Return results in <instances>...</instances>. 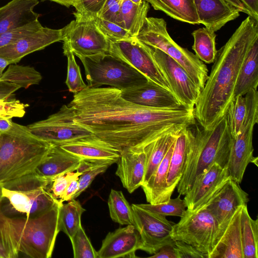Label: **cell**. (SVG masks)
I'll return each mask as SVG.
<instances>
[{
    "label": "cell",
    "mask_w": 258,
    "mask_h": 258,
    "mask_svg": "<svg viewBox=\"0 0 258 258\" xmlns=\"http://www.w3.org/2000/svg\"><path fill=\"white\" fill-rule=\"evenodd\" d=\"M230 4L232 5L240 12H243L252 18L250 12L244 6L240 0H225Z\"/></svg>",
    "instance_id": "obj_55"
},
{
    "label": "cell",
    "mask_w": 258,
    "mask_h": 258,
    "mask_svg": "<svg viewBox=\"0 0 258 258\" xmlns=\"http://www.w3.org/2000/svg\"><path fill=\"white\" fill-rule=\"evenodd\" d=\"M45 1L54 2L67 8H69L70 6H73L75 2V0H41L42 2Z\"/></svg>",
    "instance_id": "obj_56"
},
{
    "label": "cell",
    "mask_w": 258,
    "mask_h": 258,
    "mask_svg": "<svg viewBox=\"0 0 258 258\" xmlns=\"http://www.w3.org/2000/svg\"><path fill=\"white\" fill-rule=\"evenodd\" d=\"M81 174L80 172L75 171L45 179L44 189L56 203L60 205L63 203L62 198L70 182Z\"/></svg>",
    "instance_id": "obj_39"
},
{
    "label": "cell",
    "mask_w": 258,
    "mask_h": 258,
    "mask_svg": "<svg viewBox=\"0 0 258 258\" xmlns=\"http://www.w3.org/2000/svg\"><path fill=\"white\" fill-rule=\"evenodd\" d=\"M1 133H0V143H1Z\"/></svg>",
    "instance_id": "obj_61"
},
{
    "label": "cell",
    "mask_w": 258,
    "mask_h": 258,
    "mask_svg": "<svg viewBox=\"0 0 258 258\" xmlns=\"http://www.w3.org/2000/svg\"><path fill=\"white\" fill-rule=\"evenodd\" d=\"M86 210L76 199L59 205L58 230L64 232L70 239L79 229L81 216Z\"/></svg>",
    "instance_id": "obj_34"
},
{
    "label": "cell",
    "mask_w": 258,
    "mask_h": 258,
    "mask_svg": "<svg viewBox=\"0 0 258 258\" xmlns=\"http://www.w3.org/2000/svg\"><path fill=\"white\" fill-rule=\"evenodd\" d=\"M42 78L41 74L34 67L10 64L0 77V81L27 89L31 85L38 84Z\"/></svg>",
    "instance_id": "obj_36"
},
{
    "label": "cell",
    "mask_w": 258,
    "mask_h": 258,
    "mask_svg": "<svg viewBox=\"0 0 258 258\" xmlns=\"http://www.w3.org/2000/svg\"><path fill=\"white\" fill-rule=\"evenodd\" d=\"M122 0H106L98 17L119 26V14Z\"/></svg>",
    "instance_id": "obj_48"
},
{
    "label": "cell",
    "mask_w": 258,
    "mask_h": 258,
    "mask_svg": "<svg viewBox=\"0 0 258 258\" xmlns=\"http://www.w3.org/2000/svg\"><path fill=\"white\" fill-rule=\"evenodd\" d=\"M63 50L78 57L108 52L110 41L100 31L93 20L72 21L62 28Z\"/></svg>",
    "instance_id": "obj_12"
},
{
    "label": "cell",
    "mask_w": 258,
    "mask_h": 258,
    "mask_svg": "<svg viewBox=\"0 0 258 258\" xmlns=\"http://www.w3.org/2000/svg\"><path fill=\"white\" fill-rule=\"evenodd\" d=\"M106 0H75V19L91 20L98 17Z\"/></svg>",
    "instance_id": "obj_45"
},
{
    "label": "cell",
    "mask_w": 258,
    "mask_h": 258,
    "mask_svg": "<svg viewBox=\"0 0 258 258\" xmlns=\"http://www.w3.org/2000/svg\"><path fill=\"white\" fill-rule=\"evenodd\" d=\"M180 195L175 198L170 199L168 201L155 204H141L137 205L148 211L162 216H173L181 217L186 210V205Z\"/></svg>",
    "instance_id": "obj_41"
},
{
    "label": "cell",
    "mask_w": 258,
    "mask_h": 258,
    "mask_svg": "<svg viewBox=\"0 0 258 258\" xmlns=\"http://www.w3.org/2000/svg\"><path fill=\"white\" fill-rule=\"evenodd\" d=\"M79 178V177L73 179L68 185L62 198L63 202H68L72 199L78 188Z\"/></svg>",
    "instance_id": "obj_52"
},
{
    "label": "cell",
    "mask_w": 258,
    "mask_h": 258,
    "mask_svg": "<svg viewBox=\"0 0 258 258\" xmlns=\"http://www.w3.org/2000/svg\"><path fill=\"white\" fill-rule=\"evenodd\" d=\"M219 234L216 220L204 206L193 211L186 209L179 221L173 225L170 236L174 241L192 245L206 258H211Z\"/></svg>",
    "instance_id": "obj_9"
},
{
    "label": "cell",
    "mask_w": 258,
    "mask_h": 258,
    "mask_svg": "<svg viewBox=\"0 0 258 258\" xmlns=\"http://www.w3.org/2000/svg\"><path fill=\"white\" fill-rule=\"evenodd\" d=\"M62 40V29L42 27L37 31L0 48V56L6 58L11 64H16L26 55Z\"/></svg>",
    "instance_id": "obj_18"
},
{
    "label": "cell",
    "mask_w": 258,
    "mask_h": 258,
    "mask_svg": "<svg viewBox=\"0 0 258 258\" xmlns=\"http://www.w3.org/2000/svg\"><path fill=\"white\" fill-rule=\"evenodd\" d=\"M93 20L100 31L110 41H116L134 37L124 28L109 21L96 17Z\"/></svg>",
    "instance_id": "obj_44"
},
{
    "label": "cell",
    "mask_w": 258,
    "mask_h": 258,
    "mask_svg": "<svg viewBox=\"0 0 258 258\" xmlns=\"http://www.w3.org/2000/svg\"><path fill=\"white\" fill-rule=\"evenodd\" d=\"M68 58V72L66 84L70 92L77 94L88 87L82 79L80 69L77 64L74 53L69 50H63Z\"/></svg>",
    "instance_id": "obj_42"
},
{
    "label": "cell",
    "mask_w": 258,
    "mask_h": 258,
    "mask_svg": "<svg viewBox=\"0 0 258 258\" xmlns=\"http://www.w3.org/2000/svg\"><path fill=\"white\" fill-rule=\"evenodd\" d=\"M108 206L110 218L114 222L121 225H134L132 206L129 204L121 190H111Z\"/></svg>",
    "instance_id": "obj_37"
},
{
    "label": "cell",
    "mask_w": 258,
    "mask_h": 258,
    "mask_svg": "<svg viewBox=\"0 0 258 258\" xmlns=\"http://www.w3.org/2000/svg\"><path fill=\"white\" fill-rule=\"evenodd\" d=\"M149 8V4L145 1L137 4L130 0H122L119 14V26L133 37H137L147 17Z\"/></svg>",
    "instance_id": "obj_31"
},
{
    "label": "cell",
    "mask_w": 258,
    "mask_h": 258,
    "mask_svg": "<svg viewBox=\"0 0 258 258\" xmlns=\"http://www.w3.org/2000/svg\"><path fill=\"white\" fill-rule=\"evenodd\" d=\"M175 140L153 175L145 184L141 186L145 193L146 200L149 204L165 202L171 198L167 188L166 179Z\"/></svg>",
    "instance_id": "obj_28"
},
{
    "label": "cell",
    "mask_w": 258,
    "mask_h": 258,
    "mask_svg": "<svg viewBox=\"0 0 258 258\" xmlns=\"http://www.w3.org/2000/svg\"><path fill=\"white\" fill-rule=\"evenodd\" d=\"M247 111L245 96H239L231 102L226 113L228 123L232 137L235 138L240 133Z\"/></svg>",
    "instance_id": "obj_40"
},
{
    "label": "cell",
    "mask_w": 258,
    "mask_h": 258,
    "mask_svg": "<svg viewBox=\"0 0 258 258\" xmlns=\"http://www.w3.org/2000/svg\"><path fill=\"white\" fill-rule=\"evenodd\" d=\"M155 10L161 11L178 21L200 24L194 0H143Z\"/></svg>",
    "instance_id": "obj_30"
},
{
    "label": "cell",
    "mask_w": 258,
    "mask_h": 258,
    "mask_svg": "<svg viewBox=\"0 0 258 258\" xmlns=\"http://www.w3.org/2000/svg\"><path fill=\"white\" fill-rule=\"evenodd\" d=\"M10 61L6 58L0 56V77L3 75L6 68L10 65Z\"/></svg>",
    "instance_id": "obj_57"
},
{
    "label": "cell",
    "mask_w": 258,
    "mask_h": 258,
    "mask_svg": "<svg viewBox=\"0 0 258 258\" xmlns=\"http://www.w3.org/2000/svg\"><path fill=\"white\" fill-rule=\"evenodd\" d=\"M192 35L194 39L192 49L195 52V55L204 63L214 62L217 52L215 32L204 27L194 31Z\"/></svg>",
    "instance_id": "obj_35"
},
{
    "label": "cell",
    "mask_w": 258,
    "mask_h": 258,
    "mask_svg": "<svg viewBox=\"0 0 258 258\" xmlns=\"http://www.w3.org/2000/svg\"><path fill=\"white\" fill-rule=\"evenodd\" d=\"M200 24L212 32L240 15V11L225 0H194Z\"/></svg>",
    "instance_id": "obj_22"
},
{
    "label": "cell",
    "mask_w": 258,
    "mask_h": 258,
    "mask_svg": "<svg viewBox=\"0 0 258 258\" xmlns=\"http://www.w3.org/2000/svg\"><path fill=\"white\" fill-rule=\"evenodd\" d=\"M53 144L34 136L28 127L14 122L1 133L0 182L34 172Z\"/></svg>",
    "instance_id": "obj_5"
},
{
    "label": "cell",
    "mask_w": 258,
    "mask_h": 258,
    "mask_svg": "<svg viewBox=\"0 0 258 258\" xmlns=\"http://www.w3.org/2000/svg\"><path fill=\"white\" fill-rule=\"evenodd\" d=\"M258 39L249 48L240 68L235 84L234 99L244 96L258 86Z\"/></svg>",
    "instance_id": "obj_29"
},
{
    "label": "cell",
    "mask_w": 258,
    "mask_h": 258,
    "mask_svg": "<svg viewBox=\"0 0 258 258\" xmlns=\"http://www.w3.org/2000/svg\"><path fill=\"white\" fill-rule=\"evenodd\" d=\"M130 1L135 4H140L143 0H130Z\"/></svg>",
    "instance_id": "obj_60"
},
{
    "label": "cell",
    "mask_w": 258,
    "mask_h": 258,
    "mask_svg": "<svg viewBox=\"0 0 258 258\" xmlns=\"http://www.w3.org/2000/svg\"><path fill=\"white\" fill-rule=\"evenodd\" d=\"M27 127L38 138L59 146L94 135L75 121L73 109L67 105L46 119Z\"/></svg>",
    "instance_id": "obj_11"
},
{
    "label": "cell",
    "mask_w": 258,
    "mask_h": 258,
    "mask_svg": "<svg viewBox=\"0 0 258 258\" xmlns=\"http://www.w3.org/2000/svg\"><path fill=\"white\" fill-rule=\"evenodd\" d=\"M79 58L84 66L89 88L108 85L123 90L148 80L135 69L108 52Z\"/></svg>",
    "instance_id": "obj_8"
},
{
    "label": "cell",
    "mask_w": 258,
    "mask_h": 258,
    "mask_svg": "<svg viewBox=\"0 0 258 258\" xmlns=\"http://www.w3.org/2000/svg\"><path fill=\"white\" fill-rule=\"evenodd\" d=\"M233 140L227 114L211 130L197 127L190 141L182 176L176 187L179 195L184 196L196 178L212 164L216 163L227 168Z\"/></svg>",
    "instance_id": "obj_4"
},
{
    "label": "cell",
    "mask_w": 258,
    "mask_h": 258,
    "mask_svg": "<svg viewBox=\"0 0 258 258\" xmlns=\"http://www.w3.org/2000/svg\"><path fill=\"white\" fill-rule=\"evenodd\" d=\"M68 105L78 124L120 152L145 147L165 134L178 135L196 123L194 108L141 106L113 87H87Z\"/></svg>",
    "instance_id": "obj_1"
},
{
    "label": "cell",
    "mask_w": 258,
    "mask_h": 258,
    "mask_svg": "<svg viewBox=\"0 0 258 258\" xmlns=\"http://www.w3.org/2000/svg\"><path fill=\"white\" fill-rule=\"evenodd\" d=\"M141 238L134 225H128L109 232L97 251V258L136 257Z\"/></svg>",
    "instance_id": "obj_19"
},
{
    "label": "cell",
    "mask_w": 258,
    "mask_h": 258,
    "mask_svg": "<svg viewBox=\"0 0 258 258\" xmlns=\"http://www.w3.org/2000/svg\"><path fill=\"white\" fill-rule=\"evenodd\" d=\"M39 0H12L0 8V34L26 26L38 20L34 11Z\"/></svg>",
    "instance_id": "obj_24"
},
{
    "label": "cell",
    "mask_w": 258,
    "mask_h": 258,
    "mask_svg": "<svg viewBox=\"0 0 258 258\" xmlns=\"http://www.w3.org/2000/svg\"><path fill=\"white\" fill-rule=\"evenodd\" d=\"M0 258H9V255L0 242Z\"/></svg>",
    "instance_id": "obj_58"
},
{
    "label": "cell",
    "mask_w": 258,
    "mask_h": 258,
    "mask_svg": "<svg viewBox=\"0 0 258 258\" xmlns=\"http://www.w3.org/2000/svg\"><path fill=\"white\" fill-rule=\"evenodd\" d=\"M194 132L186 128L180 132L175 140L168 171L166 184L171 197L183 174L187 153Z\"/></svg>",
    "instance_id": "obj_26"
},
{
    "label": "cell",
    "mask_w": 258,
    "mask_h": 258,
    "mask_svg": "<svg viewBox=\"0 0 258 258\" xmlns=\"http://www.w3.org/2000/svg\"><path fill=\"white\" fill-rule=\"evenodd\" d=\"M132 207L134 226L140 236V250L154 254L163 246L174 244L170 233L174 223L165 216L145 210L137 204H132Z\"/></svg>",
    "instance_id": "obj_14"
},
{
    "label": "cell",
    "mask_w": 258,
    "mask_h": 258,
    "mask_svg": "<svg viewBox=\"0 0 258 258\" xmlns=\"http://www.w3.org/2000/svg\"><path fill=\"white\" fill-rule=\"evenodd\" d=\"M147 158L145 146L128 148L120 152L115 174L131 194L143 184Z\"/></svg>",
    "instance_id": "obj_20"
},
{
    "label": "cell",
    "mask_w": 258,
    "mask_h": 258,
    "mask_svg": "<svg viewBox=\"0 0 258 258\" xmlns=\"http://www.w3.org/2000/svg\"><path fill=\"white\" fill-rule=\"evenodd\" d=\"M45 178L35 172L3 183L0 208L9 217L34 218L56 203L44 189Z\"/></svg>",
    "instance_id": "obj_6"
},
{
    "label": "cell",
    "mask_w": 258,
    "mask_h": 258,
    "mask_svg": "<svg viewBox=\"0 0 258 258\" xmlns=\"http://www.w3.org/2000/svg\"><path fill=\"white\" fill-rule=\"evenodd\" d=\"M258 39V21L248 16L217 51L214 64L194 107L196 119L209 130L223 117L234 98L241 65Z\"/></svg>",
    "instance_id": "obj_2"
},
{
    "label": "cell",
    "mask_w": 258,
    "mask_h": 258,
    "mask_svg": "<svg viewBox=\"0 0 258 258\" xmlns=\"http://www.w3.org/2000/svg\"><path fill=\"white\" fill-rule=\"evenodd\" d=\"M136 37L173 58L182 67L201 91L203 89L208 77L207 66L195 54L179 46L171 38L163 19L147 17Z\"/></svg>",
    "instance_id": "obj_7"
},
{
    "label": "cell",
    "mask_w": 258,
    "mask_h": 258,
    "mask_svg": "<svg viewBox=\"0 0 258 258\" xmlns=\"http://www.w3.org/2000/svg\"><path fill=\"white\" fill-rule=\"evenodd\" d=\"M58 204L34 218L9 217L0 208V242L9 258L22 253L32 258H49L58 230Z\"/></svg>",
    "instance_id": "obj_3"
},
{
    "label": "cell",
    "mask_w": 258,
    "mask_h": 258,
    "mask_svg": "<svg viewBox=\"0 0 258 258\" xmlns=\"http://www.w3.org/2000/svg\"><path fill=\"white\" fill-rule=\"evenodd\" d=\"M227 168L214 163L199 175L183 200L186 209L195 211L206 205L229 179Z\"/></svg>",
    "instance_id": "obj_16"
},
{
    "label": "cell",
    "mask_w": 258,
    "mask_h": 258,
    "mask_svg": "<svg viewBox=\"0 0 258 258\" xmlns=\"http://www.w3.org/2000/svg\"><path fill=\"white\" fill-rule=\"evenodd\" d=\"M61 148L83 160L103 161L116 163L120 152L94 135L69 142Z\"/></svg>",
    "instance_id": "obj_23"
},
{
    "label": "cell",
    "mask_w": 258,
    "mask_h": 258,
    "mask_svg": "<svg viewBox=\"0 0 258 258\" xmlns=\"http://www.w3.org/2000/svg\"><path fill=\"white\" fill-rule=\"evenodd\" d=\"M153 258H178L173 244L166 245L161 247L157 252L150 256Z\"/></svg>",
    "instance_id": "obj_50"
},
{
    "label": "cell",
    "mask_w": 258,
    "mask_h": 258,
    "mask_svg": "<svg viewBox=\"0 0 258 258\" xmlns=\"http://www.w3.org/2000/svg\"><path fill=\"white\" fill-rule=\"evenodd\" d=\"M249 200L248 195L242 189L239 183L229 178L218 194L205 205L219 225L217 243L236 211L239 207L247 205Z\"/></svg>",
    "instance_id": "obj_17"
},
{
    "label": "cell",
    "mask_w": 258,
    "mask_h": 258,
    "mask_svg": "<svg viewBox=\"0 0 258 258\" xmlns=\"http://www.w3.org/2000/svg\"><path fill=\"white\" fill-rule=\"evenodd\" d=\"M20 87L15 84L0 81V99L6 98L13 96V93Z\"/></svg>",
    "instance_id": "obj_51"
},
{
    "label": "cell",
    "mask_w": 258,
    "mask_h": 258,
    "mask_svg": "<svg viewBox=\"0 0 258 258\" xmlns=\"http://www.w3.org/2000/svg\"><path fill=\"white\" fill-rule=\"evenodd\" d=\"M124 99L141 106L153 108H169L181 105L173 93L148 80L135 87L121 90Z\"/></svg>",
    "instance_id": "obj_21"
},
{
    "label": "cell",
    "mask_w": 258,
    "mask_h": 258,
    "mask_svg": "<svg viewBox=\"0 0 258 258\" xmlns=\"http://www.w3.org/2000/svg\"><path fill=\"white\" fill-rule=\"evenodd\" d=\"M3 199V183L0 182V204L2 202Z\"/></svg>",
    "instance_id": "obj_59"
},
{
    "label": "cell",
    "mask_w": 258,
    "mask_h": 258,
    "mask_svg": "<svg viewBox=\"0 0 258 258\" xmlns=\"http://www.w3.org/2000/svg\"><path fill=\"white\" fill-rule=\"evenodd\" d=\"M240 232L243 258H258V219L251 218L247 205L241 208Z\"/></svg>",
    "instance_id": "obj_32"
},
{
    "label": "cell",
    "mask_w": 258,
    "mask_h": 258,
    "mask_svg": "<svg viewBox=\"0 0 258 258\" xmlns=\"http://www.w3.org/2000/svg\"><path fill=\"white\" fill-rule=\"evenodd\" d=\"M82 160L65 151L59 145H52L34 172L45 179L52 178L76 171Z\"/></svg>",
    "instance_id": "obj_25"
},
{
    "label": "cell",
    "mask_w": 258,
    "mask_h": 258,
    "mask_svg": "<svg viewBox=\"0 0 258 258\" xmlns=\"http://www.w3.org/2000/svg\"><path fill=\"white\" fill-rule=\"evenodd\" d=\"M108 53L135 69L149 80L171 92L148 45L136 37L110 41Z\"/></svg>",
    "instance_id": "obj_13"
},
{
    "label": "cell",
    "mask_w": 258,
    "mask_h": 258,
    "mask_svg": "<svg viewBox=\"0 0 258 258\" xmlns=\"http://www.w3.org/2000/svg\"><path fill=\"white\" fill-rule=\"evenodd\" d=\"M12 118L0 117V133H4L9 131L13 126Z\"/></svg>",
    "instance_id": "obj_54"
},
{
    "label": "cell",
    "mask_w": 258,
    "mask_h": 258,
    "mask_svg": "<svg viewBox=\"0 0 258 258\" xmlns=\"http://www.w3.org/2000/svg\"><path fill=\"white\" fill-rule=\"evenodd\" d=\"M247 111L239 134L234 138L227 166L229 178L240 183L249 163L257 166V157L253 156L252 137L254 126L258 122V92L251 90L245 95Z\"/></svg>",
    "instance_id": "obj_10"
},
{
    "label": "cell",
    "mask_w": 258,
    "mask_h": 258,
    "mask_svg": "<svg viewBox=\"0 0 258 258\" xmlns=\"http://www.w3.org/2000/svg\"><path fill=\"white\" fill-rule=\"evenodd\" d=\"M174 246L178 258H206L203 253L189 244L174 241Z\"/></svg>",
    "instance_id": "obj_49"
},
{
    "label": "cell",
    "mask_w": 258,
    "mask_h": 258,
    "mask_svg": "<svg viewBox=\"0 0 258 258\" xmlns=\"http://www.w3.org/2000/svg\"><path fill=\"white\" fill-rule=\"evenodd\" d=\"M113 163L108 161L81 160L76 171L82 173L79 178L78 188L72 198L76 199L92 183L94 178L99 174L104 173Z\"/></svg>",
    "instance_id": "obj_38"
},
{
    "label": "cell",
    "mask_w": 258,
    "mask_h": 258,
    "mask_svg": "<svg viewBox=\"0 0 258 258\" xmlns=\"http://www.w3.org/2000/svg\"><path fill=\"white\" fill-rule=\"evenodd\" d=\"M250 12L252 18L258 21V0H240Z\"/></svg>",
    "instance_id": "obj_53"
},
{
    "label": "cell",
    "mask_w": 258,
    "mask_h": 258,
    "mask_svg": "<svg viewBox=\"0 0 258 258\" xmlns=\"http://www.w3.org/2000/svg\"><path fill=\"white\" fill-rule=\"evenodd\" d=\"M28 106V104L14 98L13 96L0 99V117L8 118L22 117L26 113V108Z\"/></svg>",
    "instance_id": "obj_47"
},
{
    "label": "cell",
    "mask_w": 258,
    "mask_h": 258,
    "mask_svg": "<svg viewBox=\"0 0 258 258\" xmlns=\"http://www.w3.org/2000/svg\"><path fill=\"white\" fill-rule=\"evenodd\" d=\"M178 135L172 133L164 135L145 146L147 158L142 185L145 184L153 175Z\"/></svg>",
    "instance_id": "obj_33"
},
{
    "label": "cell",
    "mask_w": 258,
    "mask_h": 258,
    "mask_svg": "<svg viewBox=\"0 0 258 258\" xmlns=\"http://www.w3.org/2000/svg\"><path fill=\"white\" fill-rule=\"evenodd\" d=\"M43 26L38 21H35L23 27L0 34V48L14 42L18 39L33 33Z\"/></svg>",
    "instance_id": "obj_46"
},
{
    "label": "cell",
    "mask_w": 258,
    "mask_h": 258,
    "mask_svg": "<svg viewBox=\"0 0 258 258\" xmlns=\"http://www.w3.org/2000/svg\"><path fill=\"white\" fill-rule=\"evenodd\" d=\"M148 46L171 92L179 103L181 105L194 108L201 90L175 60L160 49Z\"/></svg>",
    "instance_id": "obj_15"
},
{
    "label": "cell",
    "mask_w": 258,
    "mask_h": 258,
    "mask_svg": "<svg viewBox=\"0 0 258 258\" xmlns=\"http://www.w3.org/2000/svg\"><path fill=\"white\" fill-rule=\"evenodd\" d=\"M74 258H97L95 250L81 225L70 239Z\"/></svg>",
    "instance_id": "obj_43"
},
{
    "label": "cell",
    "mask_w": 258,
    "mask_h": 258,
    "mask_svg": "<svg viewBox=\"0 0 258 258\" xmlns=\"http://www.w3.org/2000/svg\"><path fill=\"white\" fill-rule=\"evenodd\" d=\"M242 206L239 207L235 212L216 245L211 258H243L240 232V215Z\"/></svg>",
    "instance_id": "obj_27"
}]
</instances>
